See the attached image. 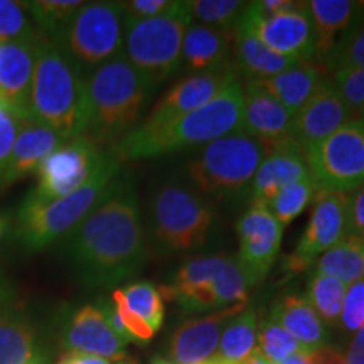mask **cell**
<instances>
[{
  "label": "cell",
  "instance_id": "obj_1",
  "mask_svg": "<svg viewBox=\"0 0 364 364\" xmlns=\"http://www.w3.org/2000/svg\"><path fill=\"white\" fill-rule=\"evenodd\" d=\"M59 243L76 279L91 289L113 287L142 270L149 248L130 176H118L102 201Z\"/></svg>",
  "mask_w": 364,
  "mask_h": 364
},
{
  "label": "cell",
  "instance_id": "obj_2",
  "mask_svg": "<svg viewBox=\"0 0 364 364\" xmlns=\"http://www.w3.org/2000/svg\"><path fill=\"white\" fill-rule=\"evenodd\" d=\"M241 115L243 83L238 76H233L206 105L156 129H142L136 125L120 142L113 145L112 150L120 161H139L204 147L213 140L238 132Z\"/></svg>",
  "mask_w": 364,
  "mask_h": 364
},
{
  "label": "cell",
  "instance_id": "obj_3",
  "mask_svg": "<svg viewBox=\"0 0 364 364\" xmlns=\"http://www.w3.org/2000/svg\"><path fill=\"white\" fill-rule=\"evenodd\" d=\"M154 90L124 54L105 63L85 81V139L103 149L120 142L139 124Z\"/></svg>",
  "mask_w": 364,
  "mask_h": 364
},
{
  "label": "cell",
  "instance_id": "obj_4",
  "mask_svg": "<svg viewBox=\"0 0 364 364\" xmlns=\"http://www.w3.org/2000/svg\"><path fill=\"white\" fill-rule=\"evenodd\" d=\"M120 174L122 161L112 149H107L88 181L71 194L53 201H39L29 193L16 211L14 240L29 252H39L59 243L102 201Z\"/></svg>",
  "mask_w": 364,
  "mask_h": 364
},
{
  "label": "cell",
  "instance_id": "obj_5",
  "mask_svg": "<svg viewBox=\"0 0 364 364\" xmlns=\"http://www.w3.org/2000/svg\"><path fill=\"white\" fill-rule=\"evenodd\" d=\"M86 78L63 49L46 36L36 43L29 113L66 142L85 134Z\"/></svg>",
  "mask_w": 364,
  "mask_h": 364
},
{
  "label": "cell",
  "instance_id": "obj_6",
  "mask_svg": "<svg viewBox=\"0 0 364 364\" xmlns=\"http://www.w3.org/2000/svg\"><path fill=\"white\" fill-rule=\"evenodd\" d=\"M215 225V209L199 191L179 179L161 182L149 198L145 238L161 257L203 247Z\"/></svg>",
  "mask_w": 364,
  "mask_h": 364
},
{
  "label": "cell",
  "instance_id": "obj_7",
  "mask_svg": "<svg viewBox=\"0 0 364 364\" xmlns=\"http://www.w3.org/2000/svg\"><path fill=\"white\" fill-rule=\"evenodd\" d=\"M191 22L189 0H174L169 11L152 19H125L122 54L157 88L179 71L182 41Z\"/></svg>",
  "mask_w": 364,
  "mask_h": 364
},
{
  "label": "cell",
  "instance_id": "obj_8",
  "mask_svg": "<svg viewBox=\"0 0 364 364\" xmlns=\"http://www.w3.org/2000/svg\"><path fill=\"white\" fill-rule=\"evenodd\" d=\"M273 145L243 132L204 145L186 164L193 188L203 194L225 196L248 188L255 172Z\"/></svg>",
  "mask_w": 364,
  "mask_h": 364
},
{
  "label": "cell",
  "instance_id": "obj_9",
  "mask_svg": "<svg viewBox=\"0 0 364 364\" xmlns=\"http://www.w3.org/2000/svg\"><path fill=\"white\" fill-rule=\"evenodd\" d=\"M125 16L122 2H83L54 41L88 76L124 49Z\"/></svg>",
  "mask_w": 364,
  "mask_h": 364
},
{
  "label": "cell",
  "instance_id": "obj_10",
  "mask_svg": "<svg viewBox=\"0 0 364 364\" xmlns=\"http://www.w3.org/2000/svg\"><path fill=\"white\" fill-rule=\"evenodd\" d=\"M317 193H354L364 186V120L351 118L306 152Z\"/></svg>",
  "mask_w": 364,
  "mask_h": 364
},
{
  "label": "cell",
  "instance_id": "obj_11",
  "mask_svg": "<svg viewBox=\"0 0 364 364\" xmlns=\"http://www.w3.org/2000/svg\"><path fill=\"white\" fill-rule=\"evenodd\" d=\"M349 235V194L317 193L306 230L282 267L290 273L306 272Z\"/></svg>",
  "mask_w": 364,
  "mask_h": 364
},
{
  "label": "cell",
  "instance_id": "obj_12",
  "mask_svg": "<svg viewBox=\"0 0 364 364\" xmlns=\"http://www.w3.org/2000/svg\"><path fill=\"white\" fill-rule=\"evenodd\" d=\"M105 150L107 147H98L85 136L61 145L36 169L38 186L31 191V194L39 201H53L71 194L93 174Z\"/></svg>",
  "mask_w": 364,
  "mask_h": 364
},
{
  "label": "cell",
  "instance_id": "obj_13",
  "mask_svg": "<svg viewBox=\"0 0 364 364\" xmlns=\"http://www.w3.org/2000/svg\"><path fill=\"white\" fill-rule=\"evenodd\" d=\"M284 228L265 206H252L236 221L240 245L236 260L252 287L262 284L277 262Z\"/></svg>",
  "mask_w": 364,
  "mask_h": 364
},
{
  "label": "cell",
  "instance_id": "obj_14",
  "mask_svg": "<svg viewBox=\"0 0 364 364\" xmlns=\"http://www.w3.org/2000/svg\"><path fill=\"white\" fill-rule=\"evenodd\" d=\"M247 17L252 22L255 33L272 51L294 61H311L316 59V36L311 16L307 12V2L299 9L275 14L270 17H260L248 2Z\"/></svg>",
  "mask_w": 364,
  "mask_h": 364
},
{
  "label": "cell",
  "instance_id": "obj_15",
  "mask_svg": "<svg viewBox=\"0 0 364 364\" xmlns=\"http://www.w3.org/2000/svg\"><path fill=\"white\" fill-rule=\"evenodd\" d=\"M351 113L332 83V78L326 80L311 100L294 115L289 140L306 154L334 134L341 125L351 120Z\"/></svg>",
  "mask_w": 364,
  "mask_h": 364
},
{
  "label": "cell",
  "instance_id": "obj_16",
  "mask_svg": "<svg viewBox=\"0 0 364 364\" xmlns=\"http://www.w3.org/2000/svg\"><path fill=\"white\" fill-rule=\"evenodd\" d=\"M248 302L220 309L203 317H193L177 327L171 338L172 364H201L215 358L218 344L228 322L247 307Z\"/></svg>",
  "mask_w": 364,
  "mask_h": 364
},
{
  "label": "cell",
  "instance_id": "obj_17",
  "mask_svg": "<svg viewBox=\"0 0 364 364\" xmlns=\"http://www.w3.org/2000/svg\"><path fill=\"white\" fill-rule=\"evenodd\" d=\"M233 76H236L235 70L184 76L159 100L156 107L150 110L147 118L139 127L156 129V127H162L188 115L215 98L223 90V86L228 83V80Z\"/></svg>",
  "mask_w": 364,
  "mask_h": 364
},
{
  "label": "cell",
  "instance_id": "obj_18",
  "mask_svg": "<svg viewBox=\"0 0 364 364\" xmlns=\"http://www.w3.org/2000/svg\"><path fill=\"white\" fill-rule=\"evenodd\" d=\"M61 341L68 351L93 354L120 363L125 358L127 344L108 326L100 306H83L73 312L63 324Z\"/></svg>",
  "mask_w": 364,
  "mask_h": 364
},
{
  "label": "cell",
  "instance_id": "obj_19",
  "mask_svg": "<svg viewBox=\"0 0 364 364\" xmlns=\"http://www.w3.org/2000/svg\"><path fill=\"white\" fill-rule=\"evenodd\" d=\"M307 176L306 154L297 145L290 140L273 145L250 182V203L252 206L267 208L280 189Z\"/></svg>",
  "mask_w": 364,
  "mask_h": 364
},
{
  "label": "cell",
  "instance_id": "obj_20",
  "mask_svg": "<svg viewBox=\"0 0 364 364\" xmlns=\"http://www.w3.org/2000/svg\"><path fill=\"white\" fill-rule=\"evenodd\" d=\"M294 115L255 81L243 85V115L238 132L277 145L290 136Z\"/></svg>",
  "mask_w": 364,
  "mask_h": 364
},
{
  "label": "cell",
  "instance_id": "obj_21",
  "mask_svg": "<svg viewBox=\"0 0 364 364\" xmlns=\"http://www.w3.org/2000/svg\"><path fill=\"white\" fill-rule=\"evenodd\" d=\"M233 29L191 22L182 41L181 66L191 75H208L233 70Z\"/></svg>",
  "mask_w": 364,
  "mask_h": 364
},
{
  "label": "cell",
  "instance_id": "obj_22",
  "mask_svg": "<svg viewBox=\"0 0 364 364\" xmlns=\"http://www.w3.org/2000/svg\"><path fill=\"white\" fill-rule=\"evenodd\" d=\"M39 38L41 34L21 43H0V100L17 117L31 115L34 53Z\"/></svg>",
  "mask_w": 364,
  "mask_h": 364
},
{
  "label": "cell",
  "instance_id": "obj_23",
  "mask_svg": "<svg viewBox=\"0 0 364 364\" xmlns=\"http://www.w3.org/2000/svg\"><path fill=\"white\" fill-rule=\"evenodd\" d=\"M247 12V11H245ZM233 70L248 81H263L280 75L299 61L272 51L255 33L247 14L233 27Z\"/></svg>",
  "mask_w": 364,
  "mask_h": 364
},
{
  "label": "cell",
  "instance_id": "obj_24",
  "mask_svg": "<svg viewBox=\"0 0 364 364\" xmlns=\"http://www.w3.org/2000/svg\"><path fill=\"white\" fill-rule=\"evenodd\" d=\"M17 120H19V130L7 169L4 172L2 188L34 172L49 154L66 144V140L58 132L34 120L31 115L17 117Z\"/></svg>",
  "mask_w": 364,
  "mask_h": 364
},
{
  "label": "cell",
  "instance_id": "obj_25",
  "mask_svg": "<svg viewBox=\"0 0 364 364\" xmlns=\"http://www.w3.org/2000/svg\"><path fill=\"white\" fill-rule=\"evenodd\" d=\"M272 321L284 327L297 341L302 351L312 353L331 343V331L306 297L297 294H285L273 304Z\"/></svg>",
  "mask_w": 364,
  "mask_h": 364
},
{
  "label": "cell",
  "instance_id": "obj_26",
  "mask_svg": "<svg viewBox=\"0 0 364 364\" xmlns=\"http://www.w3.org/2000/svg\"><path fill=\"white\" fill-rule=\"evenodd\" d=\"M316 36V61L324 63L338 41L348 33L364 12V2L353 0H309Z\"/></svg>",
  "mask_w": 364,
  "mask_h": 364
},
{
  "label": "cell",
  "instance_id": "obj_27",
  "mask_svg": "<svg viewBox=\"0 0 364 364\" xmlns=\"http://www.w3.org/2000/svg\"><path fill=\"white\" fill-rule=\"evenodd\" d=\"M331 75L332 71L324 63L311 59V61H299L297 65L282 71L280 75L263 81H255V83L265 88L287 110L295 115L311 100L318 86L331 78Z\"/></svg>",
  "mask_w": 364,
  "mask_h": 364
},
{
  "label": "cell",
  "instance_id": "obj_28",
  "mask_svg": "<svg viewBox=\"0 0 364 364\" xmlns=\"http://www.w3.org/2000/svg\"><path fill=\"white\" fill-rule=\"evenodd\" d=\"M0 364H44L39 334L24 314L0 309Z\"/></svg>",
  "mask_w": 364,
  "mask_h": 364
},
{
  "label": "cell",
  "instance_id": "obj_29",
  "mask_svg": "<svg viewBox=\"0 0 364 364\" xmlns=\"http://www.w3.org/2000/svg\"><path fill=\"white\" fill-rule=\"evenodd\" d=\"M258 314L252 304L228 322L218 344L215 358L225 364H238L257 349Z\"/></svg>",
  "mask_w": 364,
  "mask_h": 364
},
{
  "label": "cell",
  "instance_id": "obj_30",
  "mask_svg": "<svg viewBox=\"0 0 364 364\" xmlns=\"http://www.w3.org/2000/svg\"><path fill=\"white\" fill-rule=\"evenodd\" d=\"M314 273L332 277L346 285L364 279V240L349 235L317 258Z\"/></svg>",
  "mask_w": 364,
  "mask_h": 364
},
{
  "label": "cell",
  "instance_id": "obj_31",
  "mask_svg": "<svg viewBox=\"0 0 364 364\" xmlns=\"http://www.w3.org/2000/svg\"><path fill=\"white\" fill-rule=\"evenodd\" d=\"M348 285L332 277L312 273L307 282L306 299L327 327H338Z\"/></svg>",
  "mask_w": 364,
  "mask_h": 364
},
{
  "label": "cell",
  "instance_id": "obj_32",
  "mask_svg": "<svg viewBox=\"0 0 364 364\" xmlns=\"http://www.w3.org/2000/svg\"><path fill=\"white\" fill-rule=\"evenodd\" d=\"M22 6L29 14L31 21H34L36 29L46 38H54L83 6V2L80 0H34V2H22Z\"/></svg>",
  "mask_w": 364,
  "mask_h": 364
},
{
  "label": "cell",
  "instance_id": "obj_33",
  "mask_svg": "<svg viewBox=\"0 0 364 364\" xmlns=\"http://www.w3.org/2000/svg\"><path fill=\"white\" fill-rule=\"evenodd\" d=\"M316 186H314L311 176H307L280 189L267 208L285 226L306 211L309 204L316 199Z\"/></svg>",
  "mask_w": 364,
  "mask_h": 364
},
{
  "label": "cell",
  "instance_id": "obj_34",
  "mask_svg": "<svg viewBox=\"0 0 364 364\" xmlns=\"http://www.w3.org/2000/svg\"><path fill=\"white\" fill-rule=\"evenodd\" d=\"M127 307L142 318L154 332L162 327L164 322V300L159 289L150 282H135L125 289H120Z\"/></svg>",
  "mask_w": 364,
  "mask_h": 364
},
{
  "label": "cell",
  "instance_id": "obj_35",
  "mask_svg": "<svg viewBox=\"0 0 364 364\" xmlns=\"http://www.w3.org/2000/svg\"><path fill=\"white\" fill-rule=\"evenodd\" d=\"M248 2L241 0H189L191 17L196 24L218 27V29H233L238 24Z\"/></svg>",
  "mask_w": 364,
  "mask_h": 364
},
{
  "label": "cell",
  "instance_id": "obj_36",
  "mask_svg": "<svg viewBox=\"0 0 364 364\" xmlns=\"http://www.w3.org/2000/svg\"><path fill=\"white\" fill-rule=\"evenodd\" d=\"M257 344V349L268 363H284L289 356L302 351L297 341L270 317L258 326Z\"/></svg>",
  "mask_w": 364,
  "mask_h": 364
},
{
  "label": "cell",
  "instance_id": "obj_37",
  "mask_svg": "<svg viewBox=\"0 0 364 364\" xmlns=\"http://www.w3.org/2000/svg\"><path fill=\"white\" fill-rule=\"evenodd\" d=\"M364 14V12H363ZM324 65L331 71L338 68H364V17L354 22L351 29L338 41Z\"/></svg>",
  "mask_w": 364,
  "mask_h": 364
},
{
  "label": "cell",
  "instance_id": "obj_38",
  "mask_svg": "<svg viewBox=\"0 0 364 364\" xmlns=\"http://www.w3.org/2000/svg\"><path fill=\"white\" fill-rule=\"evenodd\" d=\"M39 34L22 2L0 0V43L31 41Z\"/></svg>",
  "mask_w": 364,
  "mask_h": 364
},
{
  "label": "cell",
  "instance_id": "obj_39",
  "mask_svg": "<svg viewBox=\"0 0 364 364\" xmlns=\"http://www.w3.org/2000/svg\"><path fill=\"white\" fill-rule=\"evenodd\" d=\"M331 78L349 110L358 113L364 108V68H338Z\"/></svg>",
  "mask_w": 364,
  "mask_h": 364
},
{
  "label": "cell",
  "instance_id": "obj_40",
  "mask_svg": "<svg viewBox=\"0 0 364 364\" xmlns=\"http://www.w3.org/2000/svg\"><path fill=\"white\" fill-rule=\"evenodd\" d=\"M364 326V279L348 285L338 327L346 336H354Z\"/></svg>",
  "mask_w": 364,
  "mask_h": 364
},
{
  "label": "cell",
  "instance_id": "obj_41",
  "mask_svg": "<svg viewBox=\"0 0 364 364\" xmlns=\"http://www.w3.org/2000/svg\"><path fill=\"white\" fill-rule=\"evenodd\" d=\"M17 130H19L17 115L0 100V189H2L4 172L7 169L9 159L16 144Z\"/></svg>",
  "mask_w": 364,
  "mask_h": 364
},
{
  "label": "cell",
  "instance_id": "obj_42",
  "mask_svg": "<svg viewBox=\"0 0 364 364\" xmlns=\"http://www.w3.org/2000/svg\"><path fill=\"white\" fill-rule=\"evenodd\" d=\"M172 4L174 0H129V2H122V9H124L125 19L142 21L167 12Z\"/></svg>",
  "mask_w": 364,
  "mask_h": 364
},
{
  "label": "cell",
  "instance_id": "obj_43",
  "mask_svg": "<svg viewBox=\"0 0 364 364\" xmlns=\"http://www.w3.org/2000/svg\"><path fill=\"white\" fill-rule=\"evenodd\" d=\"M349 233L364 240V186L349 196Z\"/></svg>",
  "mask_w": 364,
  "mask_h": 364
},
{
  "label": "cell",
  "instance_id": "obj_44",
  "mask_svg": "<svg viewBox=\"0 0 364 364\" xmlns=\"http://www.w3.org/2000/svg\"><path fill=\"white\" fill-rule=\"evenodd\" d=\"M309 364H348L344 354L334 346L327 344L324 348L309 353Z\"/></svg>",
  "mask_w": 364,
  "mask_h": 364
},
{
  "label": "cell",
  "instance_id": "obj_45",
  "mask_svg": "<svg viewBox=\"0 0 364 364\" xmlns=\"http://www.w3.org/2000/svg\"><path fill=\"white\" fill-rule=\"evenodd\" d=\"M344 358L348 364H364V326L353 336Z\"/></svg>",
  "mask_w": 364,
  "mask_h": 364
},
{
  "label": "cell",
  "instance_id": "obj_46",
  "mask_svg": "<svg viewBox=\"0 0 364 364\" xmlns=\"http://www.w3.org/2000/svg\"><path fill=\"white\" fill-rule=\"evenodd\" d=\"M58 364H110V361L105 358L93 356V354L68 351L66 354H63Z\"/></svg>",
  "mask_w": 364,
  "mask_h": 364
},
{
  "label": "cell",
  "instance_id": "obj_47",
  "mask_svg": "<svg viewBox=\"0 0 364 364\" xmlns=\"http://www.w3.org/2000/svg\"><path fill=\"white\" fill-rule=\"evenodd\" d=\"M284 364H309V353L306 351H299L289 356L284 361Z\"/></svg>",
  "mask_w": 364,
  "mask_h": 364
},
{
  "label": "cell",
  "instance_id": "obj_48",
  "mask_svg": "<svg viewBox=\"0 0 364 364\" xmlns=\"http://www.w3.org/2000/svg\"><path fill=\"white\" fill-rule=\"evenodd\" d=\"M238 364H268V361L263 358V354L258 351V349H255V351L250 354L247 359H243V361Z\"/></svg>",
  "mask_w": 364,
  "mask_h": 364
},
{
  "label": "cell",
  "instance_id": "obj_49",
  "mask_svg": "<svg viewBox=\"0 0 364 364\" xmlns=\"http://www.w3.org/2000/svg\"><path fill=\"white\" fill-rule=\"evenodd\" d=\"M9 297H11V290H9L7 287L4 285V282L0 280V306H4Z\"/></svg>",
  "mask_w": 364,
  "mask_h": 364
},
{
  "label": "cell",
  "instance_id": "obj_50",
  "mask_svg": "<svg viewBox=\"0 0 364 364\" xmlns=\"http://www.w3.org/2000/svg\"><path fill=\"white\" fill-rule=\"evenodd\" d=\"M152 364H172L171 361H167V359H164V358H154L152 359Z\"/></svg>",
  "mask_w": 364,
  "mask_h": 364
},
{
  "label": "cell",
  "instance_id": "obj_51",
  "mask_svg": "<svg viewBox=\"0 0 364 364\" xmlns=\"http://www.w3.org/2000/svg\"><path fill=\"white\" fill-rule=\"evenodd\" d=\"M4 230H6V221L2 220V218H0V236H2V233H4Z\"/></svg>",
  "mask_w": 364,
  "mask_h": 364
},
{
  "label": "cell",
  "instance_id": "obj_52",
  "mask_svg": "<svg viewBox=\"0 0 364 364\" xmlns=\"http://www.w3.org/2000/svg\"><path fill=\"white\" fill-rule=\"evenodd\" d=\"M201 364H225V363L218 361V359H209V361H204V363H201Z\"/></svg>",
  "mask_w": 364,
  "mask_h": 364
},
{
  "label": "cell",
  "instance_id": "obj_53",
  "mask_svg": "<svg viewBox=\"0 0 364 364\" xmlns=\"http://www.w3.org/2000/svg\"><path fill=\"white\" fill-rule=\"evenodd\" d=\"M358 115H359V118H363V120H364V108H361V110L358 112Z\"/></svg>",
  "mask_w": 364,
  "mask_h": 364
},
{
  "label": "cell",
  "instance_id": "obj_54",
  "mask_svg": "<svg viewBox=\"0 0 364 364\" xmlns=\"http://www.w3.org/2000/svg\"><path fill=\"white\" fill-rule=\"evenodd\" d=\"M268 364H284V363H268Z\"/></svg>",
  "mask_w": 364,
  "mask_h": 364
},
{
  "label": "cell",
  "instance_id": "obj_55",
  "mask_svg": "<svg viewBox=\"0 0 364 364\" xmlns=\"http://www.w3.org/2000/svg\"><path fill=\"white\" fill-rule=\"evenodd\" d=\"M122 364H135V363H122Z\"/></svg>",
  "mask_w": 364,
  "mask_h": 364
},
{
  "label": "cell",
  "instance_id": "obj_56",
  "mask_svg": "<svg viewBox=\"0 0 364 364\" xmlns=\"http://www.w3.org/2000/svg\"><path fill=\"white\" fill-rule=\"evenodd\" d=\"M118 364H122V363H118Z\"/></svg>",
  "mask_w": 364,
  "mask_h": 364
}]
</instances>
